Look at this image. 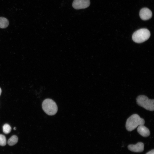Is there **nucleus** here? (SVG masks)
<instances>
[{"label": "nucleus", "mask_w": 154, "mask_h": 154, "mask_svg": "<svg viewBox=\"0 0 154 154\" xmlns=\"http://www.w3.org/2000/svg\"><path fill=\"white\" fill-rule=\"evenodd\" d=\"M144 120L137 114H134L128 117L126 120L125 127L128 131H131L140 125H144Z\"/></svg>", "instance_id": "obj_1"}, {"label": "nucleus", "mask_w": 154, "mask_h": 154, "mask_svg": "<svg viewBox=\"0 0 154 154\" xmlns=\"http://www.w3.org/2000/svg\"><path fill=\"white\" fill-rule=\"evenodd\" d=\"M137 104L146 110L153 111L154 109V100L150 99L146 96L139 95L136 99Z\"/></svg>", "instance_id": "obj_2"}, {"label": "nucleus", "mask_w": 154, "mask_h": 154, "mask_svg": "<svg viewBox=\"0 0 154 154\" xmlns=\"http://www.w3.org/2000/svg\"><path fill=\"white\" fill-rule=\"evenodd\" d=\"M150 36V33L149 30L143 28L139 29L133 33L132 38L135 42L141 43L147 40Z\"/></svg>", "instance_id": "obj_3"}, {"label": "nucleus", "mask_w": 154, "mask_h": 154, "mask_svg": "<svg viewBox=\"0 0 154 154\" xmlns=\"http://www.w3.org/2000/svg\"><path fill=\"white\" fill-rule=\"evenodd\" d=\"M42 107L44 112L50 116L55 115L58 110L57 106L56 103L50 99L44 100L42 103Z\"/></svg>", "instance_id": "obj_4"}, {"label": "nucleus", "mask_w": 154, "mask_h": 154, "mask_svg": "<svg viewBox=\"0 0 154 154\" xmlns=\"http://www.w3.org/2000/svg\"><path fill=\"white\" fill-rule=\"evenodd\" d=\"M90 4V0H74L72 5L73 7L76 9L86 8Z\"/></svg>", "instance_id": "obj_5"}, {"label": "nucleus", "mask_w": 154, "mask_h": 154, "mask_svg": "<svg viewBox=\"0 0 154 154\" xmlns=\"http://www.w3.org/2000/svg\"><path fill=\"white\" fill-rule=\"evenodd\" d=\"M151 11L147 8L142 9L139 12L140 18L143 20H147L150 19L152 17Z\"/></svg>", "instance_id": "obj_6"}, {"label": "nucleus", "mask_w": 154, "mask_h": 154, "mask_svg": "<svg viewBox=\"0 0 154 154\" xmlns=\"http://www.w3.org/2000/svg\"><path fill=\"white\" fill-rule=\"evenodd\" d=\"M144 144L141 142H139L135 145L130 144L128 146V149L134 152H141L144 150Z\"/></svg>", "instance_id": "obj_7"}, {"label": "nucleus", "mask_w": 154, "mask_h": 154, "mask_svg": "<svg viewBox=\"0 0 154 154\" xmlns=\"http://www.w3.org/2000/svg\"><path fill=\"white\" fill-rule=\"evenodd\" d=\"M137 131L140 135L144 137L149 136L150 134L149 129L143 125L138 126Z\"/></svg>", "instance_id": "obj_8"}, {"label": "nucleus", "mask_w": 154, "mask_h": 154, "mask_svg": "<svg viewBox=\"0 0 154 154\" xmlns=\"http://www.w3.org/2000/svg\"><path fill=\"white\" fill-rule=\"evenodd\" d=\"M9 24L8 20L6 18L0 17V28L4 29L8 27Z\"/></svg>", "instance_id": "obj_9"}, {"label": "nucleus", "mask_w": 154, "mask_h": 154, "mask_svg": "<svg viewBox=\"0 0 154 154\" xmlns=\"http://www.w3.org/2000/svg\"><path fill=\"white\" fill-rule=\"evenodd\" d=\"M18 137L15 135L12 136L8 140L7 143L10 146H13L18 141Z\"/></svg>", "instance_id": "obj_10"}, {"label": "nucleus", "mask_w": 154, "mask_h": 154, "mask_svg": "<svg viewBox=\"0 0 154 154\" xmlns=\"http://www.w3.org/2000/svg\"><path fill=\"white\" fill-rule=\"evenodd\" d=\"M3 131L5 134H8L11 131V128L10 126L8 124H5L3 127Z\"/></svg>", "instance_id": "obj_11"}, {"label": "nucleus", "mask_w": 154, "mask_h": 154, "mask_svg": "<svg viewBox=\"0 0 154 154\" xmlns=\"http://www.w3.org/2000/svg\"><path fill=\"white\" fill-rule=\"evenodd\" d=\"M6 144V139L5 136L0 134V145L4 146Z\"/></svg>", "instance_id": "obj_12"}, {"label": "nucleus", "mask_w": 154, "mask_h": 154, "mask_svg": "<svg viewBox=\"0 0 154 154\" xmlns=\"http://www.w3.org/2000/svg\"><path fill=\"white\" fill-rule=\"evenodd\" d=\"M146 154H154V150L153 149L151 151L147 152Z\"/></svg>", "instance_id": "obj_13"}, {"label": "nucleus", "mask_w": 154, "mask_h": 154, "mask_svg": "<svg viewBox=\"0 0 154 154\" xmlns=\"http://www.w3.org/2000/svg\"><path fill=\"white\" fill-rule=\"evenodd\" d=\"M1 88H0V96L1 95Z\"/></svg>", "instance_id": "obj_14"}, {"label": "nucleus", "mask_w": 154, "mask_h": 154, "mask_svg": "<svg viewBox=\"0 0 154 154\" xmlns=\"http://www.w3.org/2000/svg\"><path fill=\"white\" fill-rule=\"evenodd\" d=\"M13 129L14 130H15L16 129V128L15 127H14V128H13Z\"/></svg>", "instance_id": "obj_15"}]
</instances>
